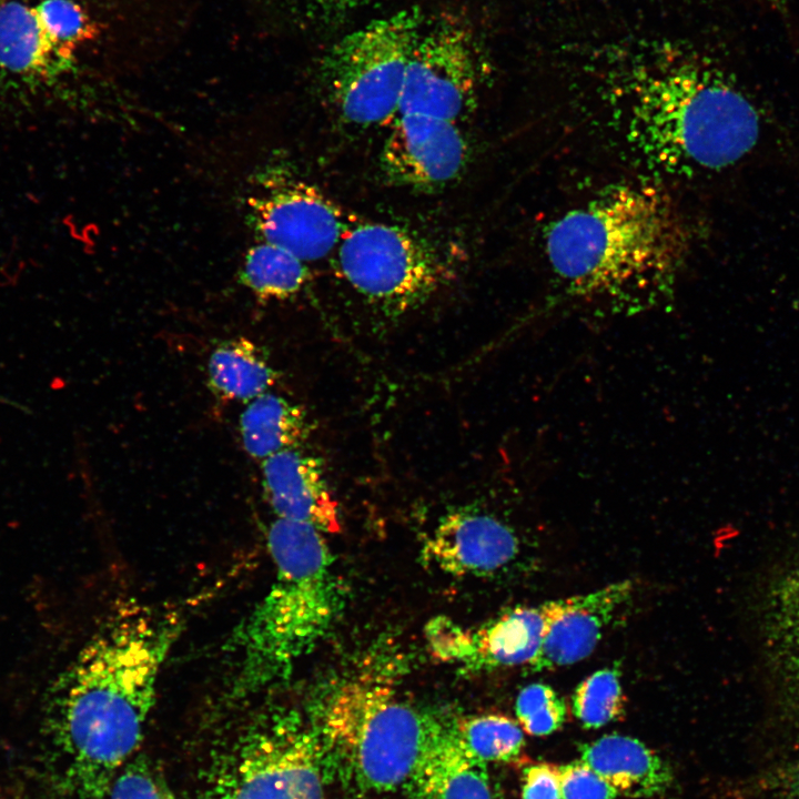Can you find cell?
Listing matches in <instances>:
<instances>
[{
	"mask_svg": "<svg viewBox=\"0 0 799 799\" xmlns=\"http://www.w3.org/2000/svg\"><path fill=\"white\" fill-rule=\"evenodd\" d=\"M184 624L176 607L122 600L51 685L45 728L81 795L103 799L131 759Z\"/></svg>",
	"mask_w": 799,
	"mask_h": 799,
	"instance_id": "6da1fadb",
	"label": "cell"
},
{
	"mask_svg": "<svg viewBox=\"0 0 799 799\" xmlns=\"http://www.w3.org/2000/svg\"><path fill=\"white\" fill-rule=\"evenodd\" d=\"M688 239L675 205L621 185L559 216L546 234L553 271L576 295L636 310L658 302L684 264Z\"/></svg>",
	"mask_w": 799,
	"mask_h": 799,
	"instance_id": "7a4b0ae2",
	"label": "cell"
},
{
	"mask_svg": "<svg viewBox=\"0 0 799 799\" xmlns=\"http://www.w3.org/2000/svg\"><path fill=\"white\" fill-rule=\"evenodd\" d=\"M617 94L626 141L659 169H724L759 138L751 101L696 57L675 51L639 57L624 72Z\"/></svg>",
	"mask_w": 799,
	"mask_h": 799,
	"instance_id": "3957f363",
	"label": "cell"
},
{
	"mask_svg": "<svg viewBox=\"0 0 799 799\" xmlns=\"http://www.w3.org/2000/svg\"><path fill=\"white\" fill-rule=\"evenodd\" d=\"M274 578L263 597L227 637L225 698L240 705L290 677L336 621L343 604L323 533L275 517L267 532Z\"/></svg>",
	"mask_w": 799,
	"mask_h": 799,
	"instance_id": "277c9868",
	"label": "cell"
},
{
	"mask_svg": "<svg viewBox=\"0 0 799 799\" xmlns=\"http://www.w3.org/2000/svg\"><path fill=\"white\" fill-rule=\"evenodd\" d=\"M314 711L325 755L360 788L388 791L406 782L426 741L427 716L402 700L384 674L337 680Z\"/></svg>",
	"mask_w": 799,
	"mask_h": 799,
	"instance_id": "5b68a950",
	"label": "cell"
},
{
	"mask_svg": "<svg viewBox=\"0 0 799 799\" xmlns=\"http://www.w3.org/2000/svg\"><path fill=\"white\" fill-rule=\"evenodd\" d=\"M325 752L313 726L293 710L255 714L212 750L203 799H325Z\"/></svg>",
	"mask_w": 799,
	"mask_h": 799,
	"instance_id": "8992f818",
	"label": "cell"
},
{
	"mask_svg": "<svg viewBox=\"0 0 799 799\" xmlns=\"http://www.w3.org/2000/svg\"><path fill=\"white\" fill-rule=\"evenodd\" d=\"M422 26L419 9L405 8L367 22L328 49L322 79L344 121L358 128L393 121Z\"/></svg>",
	"mask_w": 799,
	"mask_h": 799,
	"instance_id": "52a82bcc",
	"label": "cell"
},
{
	"mask_svg": "<svg viewBox=\"0 0 799 799\" xmlns=\"http://www.w3.org/2000/svg\"><path fill=\"white\" fill-rule=\"evenodd\" d=\"M334 253L346 282L387 316L426 302L449 276L426 240L385 222L348 224Z\"/></svg>",
	"mask_w": 799,
	"mask_h": 799,
	"instance_id": "ba28073f",
	"label": "cell"
},
{
	"mask_svg": "<svg viewBox=\"0 0 799 799\" xmlns=\"http://www.w3.org/2000/svg\"><path fill=\"white\" fill-rule=\"evenodd\" d=\"M469 31L444 20L422 30L409 54L397 114L458 122L475 108L479 87Z\"/></svg>",
	"mask_w": 799,
	"mask_h": 799,
	"instance_id": "9c48e42d",
	"label": "cell"
},
{
	"mask_svg": "<svg viewBox=\"0 0 799 799\" xmlns=\"http://www.w3.org/2000/svg\"><path fill=\"white\" fill-rule=\"evenodd\" d=\"M261 190L247 201L249 221L263 242L302 261L334 253L348 223L320 190L296 180L262 175Z\"/></svg>",
	"mask_w": 799,
	"mask_h": 799,
	"instance_id": "30bf717a",
	"label": "cell"
},
{
	"mask_svg": "<svg viewBox=\"0 0 799 799\" xmlns=\"http://www.w3.org/2000/svg\"><path fill=\"white\" fill-rule=\"evenodd\" d=\"M468 158V142L458 122L406 113L393 119L380 161L391 184L433 193L457 180Z\"/></svg>",
	"mask_w": 799,
	"mask_h": 799,
	"instance_id": "8fae6325",
	"label": "cell"
},
{
	"mask_svg": "<svg viewBox=\"0 0 799 799\" xmlns=\"http://www.w3.org/2000/svg\"><path fill=\"white\" fill-rule=\"evenodd\" d=\"M543 635L540 605L508 609L478 627H464L445 617L426 626L433 655L468 671L528 665L540 647Z\"/></svg>",
	"mask_w": 799,
	"mask_h": 799,
	"instance_id": "7c38bea8",
	"label": "cell"
},
{
	"mask_svg": "<svg viewBox=\"0 0 799 799\" xmlns=\"http://www.w3.org/2000/svg\"><path fill=\"white\" fill-rule=\"evenodd\" d=\"M634 585L629 579L594 591L550 600L540 605L544 635L532 671L554 670L588 657L600 640L614 613L628 600Z\"/></svg>",
	"mask_w": 799,
	"mask_h": 799,
	"instance_id": "4fadbf2b",
	"label": "cell"
},
{
	"mask_svg": "<svg viewBox=\"0 0 799 799\" xmlns=\"http://www.w3.org/2000/svg\"><path fill=\"white\" fill-rule=\"evenodd\" d=\"M519 553L514 530L498 518L475 512L444 516L422 547L423 559L453 576L489 575Z\"/></svg>",
	"mask_w": 799,
	"mask_h": 799,
	"instance_id": "5bb4252c",
	"label": "cell"
},
{
	"mask_svg": "<svg viewBox=\"0 0 799 799\" xmlns=\"http://www.w3.org/2000/svg\"><path fill=\"white\" fill-rule=\"evenodd\" d=\"M762 630L776 681V717L786 732L780 747L799 741V566L782 572L768 586Z\"/></svg>",
	"mask_w": 799,
	"mask_h": 799,
	"instance_id": "9a60e30c",
	"label": "cell"
},
{
	"mask_svg": "<svg viewBox=\"0 0 799 799\" xmlns=\"http://www.w3.org/2000/svg\"><path fill=\"white\" fill-rule=\"evenodd\" d=\"M407 799H493L485 762L462 744L451 719L427 716V737L405 782Z\"/></svg>",
	"mask_w": 799,
	"mask_h": 799,
	"instance_id": "2e32d148",
	"label": "cell"
},
{
	"mask_svg": "<svg viewBox=\"0 0 799 799\" xmlns=\"http://www.w3.org/2000/svg\"><path fill=\"white\" fill-rule=\"evenodd\" d=\"M262 485L276 517L306 523L322 533L341 532L337 502L314 456L289 448L265 458Z\"/></svg>",
	"mask_w": 799,
	"mask_h": 799,
	"instance_id": "e0dca14e",
	"label": "cell"
},
{
	"mask_svg": "<svg viewBox=\"0 0 799 799\" xmlns=\"http://www.w3.org/2000/svg\"><path fill=\"white\" fill-rule=\"evenodd\" d=\"M579 750V760L625 797L658 796L674 779L670 767L658 755L628 736L605 735Z\"/></svg>",
	"mask_w": 799,
	"mask_h": 799,
	"instance_id": "ac0fdd59",
	"label": "cell"
},
{
	"mask_svg": "<svg viewBox=\"0 0 799 799\" xmlns=\"http://www.w3.org/2000/svg\"><path fill=\"white\" fill-rule=\"evenodd\" d=\"M73 50L47 31L34 7L0 2V67L27 78L50 79L68 70Z\"/></svg>",
	"mask_w": 799,
	"mask_h": 799,
	"instance_id": "d6986e66",
	"label": "cell"
},
{
	"mask_svg": "<svg viewBox=\"0 0 799 799\" xmlns=\"http://www.w3.org/2000/svg\"><path fill=\"white\" fill-rule=\"evenodd\" d=\"M206 376L213 395L231 402H250L277 380L265 351L245 337L221 341L209 356Z\"/></svg>",
	"mask_w": 799,
	"mask_h": 799,
	"instance_id": "ffe728a7",
	"label": "cell"
},
{
	"mask_svg": "<svg viewBox=\"0 0 799 799\" xmlns=\"http://www.w3.org/2000/svg\"><path fill=\"white\" fill-rule=\"evenodd\" d=\"M310 429L301 406L270 392L250 401L239 419L244 451L261 462L281 451L296 448Z\"/></svg>",
	"mask_w": 799,
	"mask_h": 799,
	"instance_id": "44dd1931",
	"label": "cell"
},
{
	"mask_svg": "<svg viewBox=\"0 0 799 799\" xmlns=\"http://www.w3.org/2000/svg\"><path fill=\"white\" fill-rule=\"evenodd\" d=\"M307 277L304 261L263 241L249 249L240 272L241 284L264 300L293 296L302 290Z\"/></svg>",
	"mask_w": 799,
	"mask_h": 799,
	"instance_id": "7402d4cb",
	"label": "cell"
},
{
	"mask_svg": "<svg viewBox=\"0 0 799 799\" xmlns=\"http://www.w3.org/2000/svg\"><path fill=\"white\" fill-rule=\"evenodd\" d=\"M451 722L466 749L484 762L512 760L524 746L519 724L504 715L466 716Z\"/></svg>",
	"mask_w": 799,
	"mask_h": 799,
	"instance_id": "603a6c76",
	"label": "cell"
},
{
	"mask_svg": "<svg viewBox=\"0 0 799 799\" xmlns=\"http://www.w3.org/2000/svg\"><path fill=\"white\" fill-rule=\"evenodd\" d=\"M572 707L586 728H599L621 717L625 697L619 672L613 668L597 670L576 687Z\"/></svg>",
	"mask_w": 799,
	"mask_h": 799,
	"instance_id": "cb8c5ba5",
	"label": "cell"
},
{
	"mask_svg": "<svg viewBox=\"0 0 799 799\" xmlns=\"http://www.w3.org/2000/svg\"><path fill=\"white\" fill-rule=\"evenodd\" d=\"M748 799H799V741L777 747L744 781Z\"/></svg>",
	"mask_w": 799,
	"mask_h": 799,
	"instance_id": "d4e9b609",
	"label": "cell"
},
{
	"mask_svg": "<svg viewBox=\"0 0 799 799\" xmlns=\"http://www.w3.org/2000/svg\"><path fill=\"white\" fill-rule=\"evenodd\" d=\"M516 717L523 731L530 736H547L558 730L566 719V706L548 685L525 686L515 704Z\"/></svg>",
	"mask_w": 799,
	"mask_h": 799,
	"instance_id": "484cf974",
	"label": "cell"
},
{
	"mask_svg": "<svg viewBox=\"0 0 799 799\" xmlns=\"http://www.w3.org/2000/svg\"><path fill=\"white\" fill-rule=\"evenodd\" d=\"M110 799H183L144 758L130 759L111 782Z\"/></svg>",
	"mask_w": 799,
	"mask_h": 799,
	"instance_id": "4316f807",
	"label": "cell"
},
{
	"mask_svg": "<svg viewBox=\"0 0 799 799\" xmlns=\"http://www.w3.org/2000/svg\"><path fill=\"white\" fill-rule=\"evenodd\" d=\"M34 9L49 34L58 43L74 50L79 42L89 38V19L74 1L42 0Z\"/></svg>",
	"mask_w": 799,
	"mask_h": 799,
	"instance_id": "83f0119b",
	"label": "cell"
},
{
	"mask_svg": "<svg viewBox=\"0 0 799 799\" xmlns=\"http://www.w3.org/2000/svg\"><path fill=\"white\" fill-rule=\"evenodd\" d=\"M562 799H616L617 791L581 760L557 766Z\"/></svg>",
	"mask_w": 799,
	"mask_h": 799,
	"instance_id": "f1b7e54d",
	"label": "cell"
},
{
	"mask_svg": "<svg viewBox=\"0 0 799 799\" xmlns=\"http://www.w3.org/2000/svg\"><path fill=\"white\" fill-rule=\"evenodd\" d=\"M522 799H562L557 766L540 762L526 768Z\"/></svg>",
	"mask_w": 799,
	"mask_h": 799,
	"instance_id": "f546056e",
	"label": "cell"
},
{
	"mask_svg": "<svg viewBox=\"0 0 799 799\" xmlns=\"http://www.w3.org/2000/svg\"><path fill=\"white\" fill-rule=\"evenodd\" d=\"M322 9L333 12H347L354 10L370 0H311Z\"/></svg>",
	"mask_w": 799,
	"mask_h": 799,
	"instance_id": "4dcf8cb0",
	"label": "cell"
},
{
	"mask_svg": "<svg viewBox=\"0 0 799 799\" xmlns=\"http://www.w3.org/2000/svg\"><path fill=\"white\" fill-rule=\"evenodd\" d=\"M0 2H2V1L0 0Z\"/></svg>",
	"mask_w": 799,
	"mask_h": 799,
	"instance_id": "1f68e13d",
	"label": "cell"
}]
</instances>
